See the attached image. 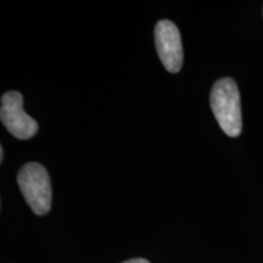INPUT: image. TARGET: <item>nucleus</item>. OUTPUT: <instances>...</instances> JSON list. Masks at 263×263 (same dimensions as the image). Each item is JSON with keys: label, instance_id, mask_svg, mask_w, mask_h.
I'll list each match as a JSON object with an SVG mask.
<instances>
[{"label": "nucleus", "instance_id": "obj_3", "mask_svg": "<svg viewBox=\"0 0 263 263\" xmlns=\"http://www.w3.org/2000/svg\"><path fill=\"white\" fill-rule=\"evenodd\" d=\"M0 118L6 129L20 140H27L38 132V123L24 110V98L18 91H8L2 97Z\"/></svg>", "mask_w": 263, "mask_h": 263}, {"label": "nucleus", "instance_id": "obj_6", "mask_svg": "<svg viewBox=\"0 0 263 263\" xmlns=\"http://www.w3.org/2000/svg\"><path fill=\"white\" fill-rule=\"evenodd\" d=\"M4 161V149H3V146L0 147V162H3Z\"/></svg>", "mask_w": 263, "mask_h": 263}, {"label": "nucleus", "instance_id": "obj_4", "mask_svg": "<svg viewBox=\"0 0 263 263\" xmlns=\"http://www.w3.org/2000/svg\"><path fill=\"white\" fill-rule=\"evenodd\" d=\"M155 45L162 65L171 73H177L183 65V47L179 29L172 21L161 20L155 26Z\"/></svg>", "mask_w": 263, "mask_h": 263}, {"label": "nucleus", "instance_id": "obj_2", "mask_svg": "<svg viewBox=\"0 0 263 263\" xmlns=\"http://www.w3.org/2000/svg\"><path fill=\"white\" fill-rule=\"evenodd\" d=\"M17 184L35 215L44 216L51 207V183L48 171L37 162L26 163L17 174Z\"/></svg>", "mask_w": 263, "mask_h": 263}, {"label": "nucleus", "instance_id": "obj_5", "mask_svg": "<svg viewBox=\"0 0 263 263\" xmlns=\"http://www.w3.org/2000/svg\"><path fill=\"white\" fill-rule=\"evenodd\" d=\"M123 263H150V262L145 258H133V259H128V261Z\"/></svg>", "mask_w": 263, "mask_h": 263}, {"label": "nucleus", "instance_id": "obj_1", "mask_svg": "<svg viewBox=\"0 0 263 263\" xmlns=\"http://www.w3.org/2000/svg\"><path fill=\"white\" fill-rule=\"evenodd\" d=\"M210 103L217 122L227 136L232 138L240 136L242 118L240 93L235 81L230 77L217 81L212 87Z\"/></svg>", "mask_w": 263, "mask_h": 263}]
</instances>
